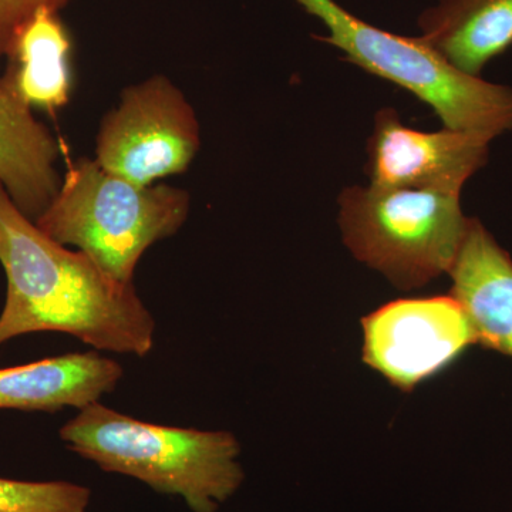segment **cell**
Instances as JSON below:
<instances>
[{"instance_id":"6da1fadb","label":"cell","mask_w":512,"mask_h":512,"mask_svg":"<svg viewBox=\"0 0 512 512\" xmlns=\"http://www.w3.org/2000/svg\"><path fill=\"white\" fill-rule=\"evenodd\" d=\"M0 265L6 299L0 348L18 336L60 332L101 352L146 356L156 322L134 284L107 275L80 251L40 231L0 184Z\"/></svg>"},{"instance_id":"7a4b0ae2","label":"cell","mask_w":512,"mask_h":512,"mask_svg":"<svg viewBox=\"0 0 512 512\" xmlns=\"http://www.w3.org/2000/svg\"><path fill=\"white\" fill-rule=\"evenodd\" d=\"M60 439L107 473L183 498L192 512H217L244 480L239 443L228 431L160 426L99 402L67 421Z\"/></svg>"},{"instance_id":"3957f363","label":"cell","mask_w":512,"mask_h":512,"mask_svg":"<svg viewBox=\"0 0 512 512\" xmlns=\"http://www.w3.org/2000/svg\"><path fill=\"white\" fill-rule=\"evenodd\" d=\"M190 194L170 185L143 187L103 170L96 160L70 165L49 207L35 221L64 247H76L107 275L134 284L151 245L183 227Z\"/></svg>"},{"instance_id":"277c9868","label":"cell","mask_w":512,"mask_h":512,"mask_svg":"<svg viewBox=\"0 0 512 512\" xmlns=\"http://www.w3.org/2000/svg\"><path fill=\"white\" fill-rule=\"evenodd\" d=\"M328 33L318 42L343 59L429 104L451 130L493 138L512 130V89L453 66L421 36L394 35L352 15L336 0H293Z\"/></svg>"},{"instance_id":"5b68a950","label":"cell","mask_w":512,"mask_h":512,"mask_svg":"<svg viewBox=\"0 0 512 512\" xmlns=\"http://www.w3.org/2000/svg\"><path fill=\"white\" fill-rule=\"evenodd\" d=\"M339 205L343 241L352 254L403 291L450 272L471 220L460 195L443 192L350 187Z\"/></svg>"},{"instance_id":"8992f818","label":"cell","mask_w":512,"mask_h":512,"mask_svg":"<svg viewBox=\"0 0 512 512\" xmlns=\"http://www.w3.org/2000/svg\"><path fill=\"white\" fill-rule=\"evenodd\" d=\"M197 116L181 90L164 76L124 90L119 106L104 117L96 163L143 187L184 173L200 150Z\"/></svg>"},{"instance_id":"52a82bcc","label":"cell","mask_w":512,"mask_h":512,"mask_svg":"<svg viewBox=\"0 0 512 512\" xmlns=\"http://www.w3.org/2000/svg\"><path fill=\"white\" fill-rule=\"evenodd\" d=\"M362 326L366 365L403 392L440 375L478 343L473 323L451 295L386 303Z\"/></svg>"},{"instance_id":"ba28073f","label":"cell","mask_w":512,"mask_h":512,"mask_svg":"<svg viewBox=\"0 0 512 512\" xmlns=\"http://www.w3.org/2000/svg\"><path fill=\"white\" fill-rule=\"evenodd\" d=\"M491 138L468 131L414 130L393 109L377 111L369 140L370 185L460 195L484 167Z\"/></svg>"},{"instance_id":"9c48e42d","label":"cell","mask_w":512,"mask_h":512,"mask_svg":"<svg viewBox=\"0 0 512 512\" xmlns=\"http://www.w3.org/2000/svg\"><path fill=\"white\" fill-rule=\"evenodd\" d=\"M448 275L450 295L473 323L477 342L512 357V258L477 218Z\"/></svg>"},{"instance_id":"30bf717a","label":"cell","mask_w":512,"mask_h":512,"mask_svg":"<svg viewBox=\"0 0 512 512\" xmlns=\"http://www.w3.org/2000/svg\"><path fill=\"white\" fill-rule=\"evenodd\" d=\"M121 377L123 369L119 363L97 350L6 367L0 369V410H82L113 392Z\"/></svg>"},{"instance_id":"8fae6325","label":"cell","mask_w":512,"mask_h":512,"mask_svg":"<svg viewBox=\"0 0 512 512\" xmlns=\"http://www.w3.org/2000/svg\"><path fill=\"white\" fill-rule=\"evenodd\" d=\"M55 137L0 79V184L26 217L36 221L59 191Z\"/></svg>"},{"instance_id":"7c38bea8","label":"cell","mask_w":512,"mask_h":512,"mask_svg":"<svg viewBox=\"0 0 512 512\" xmlns=\"http://www.w3.org/2000/svg\"><path fill=\"white\" fill-rule=\"evenodd\" d=\"M419 28L453 66L480 76L512 46V0H437L421 13Z\"/></svg>"},{"instance_id":"4fadbf2b","label":"cell","mask_w":512,"mask_h":512,"mask_svg":"<svg viewBox=\"0 0 512 512\" xmlns=\"http://www.w3.org/2000/svg\"><path fill=\"white\" fill-rule=\"evenodd\" d=\"M70 47L57 12L39 10L19 30L8 55L9 74L3 79L30 109H60L72 90Z\"/></svg>"},{"instance_id":"5bb4252c","label":"cell","mask_w":512,"mask_h":512,"mask_svg":"<svg viewBox=\"0 0 512 512\" xmlns=\"http://www.w3.org/2000/svg\"><path fill=\"white\" fill-rule=\"evenodd\" d=\"M92 491L70 481L0 477V512H87Z\"/></svg>"},{"instance_id":"9a60e30c","label":"cell","mask_w":512,"mask_h":512,"mask_svg":"<svg viewBox=\"0 0 512 512\" xmlns=\"http://www.w3.org/2000/svg\"><path fill=\"white\" fill-rule=\"evenodd\" d=\"M72 0H0V62L8 57L19 30L39 10L59 12Z\"/></svg>"}]
</instances>
